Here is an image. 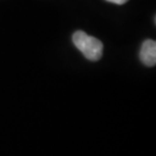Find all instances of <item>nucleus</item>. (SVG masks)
Instances as JSON below:
<instances>
[{
    "instance_id": "obj_1",
    "label": "nucleus",
    "mask_w": 156,
    "mask_h": 156,
    "mask_svg": "<svg viewBox=\"0 0 156 156\" xmlns=\"http://www.w3.org/2000/svg\"><path fill=\"white\" fill-rule=\"evenodd\" d=\"M76 48L90 61H98L101 58L104 46L98 39L87 35L82 30H77L72 37Z\"/></svg>"
},
{
    "instance_id": "obj_2",
    "label": "nucleus",
    "mask_w": 156,
    "mask_h": 156,
    "mask_svg": "<svg viewBox=\"0 0 156 156\" xmlns=\"http://www.w3.org/2000/svg\"><path fill=\"white\" fill-rule=\"evenodd\" d=\"M140 59L142 63L148 67L156 64V43L155 41L146 40L143 42L140 50Z\"/></svg>"
},
{
    "instance_id": "obj_3",
    "label": "nucleus",
    "mask_w": 156,
    "mask_h": 156,
    "mask_svg": "<svg viewBox=\"0 0 156 156\" xmlns=\"http://www.w3.org/2000/svg\"><path fill=\"white\" fill-rule=\"evenodd\" d=\"M105 1L115 3V4H118V5H122V4H125L126 2H128L129 0H105Z\"/></svg>"
}]
</instances>
